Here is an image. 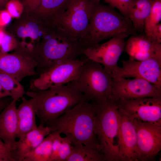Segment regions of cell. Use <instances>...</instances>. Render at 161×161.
I'll use <instances>...</instances> for the list:
<instances>
[{
    "instance_id": "obj_14",
    "label": "cell",
    "mask_w": 161,
    "mask_h": 161,
    "mask_svg": "<svg viewBox=\"0 0 161 161\" xmlns=\"http://www.w3.org/2000/svg\"><path fill=\"white\" fill-rule=\"evenodd\" d=\"M122 63V77L141 78L161 89V60L150 58L137 61L129 58Z\"/></svg>"
},
{
    "instance_id": "obj_17",
    "label": "cell",
    "mask_w": 161,
    "mask_h": 161,
    "mask_svg": "<svg viewBox=\"0 0 161 161\" xmlns=\"http://www.w3.org/2000/svg\"><path fill=\"white\" fill-rule=\"evenodd\" d=\"M17 101L13 99L0 113V139L10 150L12 154L18 131Z\"/></svg>"
},
{
    "instance_id": "obj_18",
    "label": "cell",
    "mask_w": 161,
    "mask_h": 161,
    "mask_svg": "<svg viewBox=\"0 0 161 161\" xmlns=\"http://www.w3.org/2000/svg\"><path fill=\"white\" fill-rule=\"evenodd\" d=\"M51 126H38L16 141L13 154L15 161H22L24 157L36 147L45 137L52 132Z\"/></svg>"
},
{
    "instance_id": "obj_6",
    "label": "cell",
    "mask_w": 161,
    "mask_h": 161,
    "mask_svg": "<svg viewBox=\"0 0 161 161\" xmlns=\"http://www.w3.org/2000/svg\"><path fill=\"white\" fill-rule=\"evenodd\" d=\"M83 60L74 81L85 100L97 103L110 99L113 78L100 64L86 57Z\"/></svg>"
},
{
    "instance_id": "obj_32",
    "label": "cell",
    "mask_w": 161,
    "mask_h": 161,
    "mask_svg": "<svg viewBox=\"0 0 161 161\" xmlns=\"http://www.w3.org/2000/svg\"><path fill=\"white\" fill-rule=\"evenodd\" d=\"M0 161H14L11 151L1 139Z\"/></svg>"
},
{
    "instance_id": "obj_29",
    "label": "cell",
    "mask_w": 161,
    "mask_h": 161,
    "mask_svg": "<svg viewBox=\"0 0 161 161\" xmlns=\"http://www.w3.org/2000/svg\"><path fill=\"white\" fill-rule=\"evenodd\" d=\"M72 147V145L69 140L66 137H62L57 161H66L71 153Z\"/></svg>"
},
{
    "instance_id": "obj_40",
    "label": "cell",
    "mask_w": 161,
    "mask_h": 161,
    "mask_svg": "<svg viewBox=\"0 0 161 161\" xmlns=\"http://www.w3.org/2000/svg\"><path fill=\"white\" fill-rule=\"evenodd\" d=\"M95 3H99L100 2V0H92Z\"/></svg>"
},
{
    "instance_id": "obj_20",
    "label": "cell",
    "mask_w": 161,
    "mask_h": 161,
    "mask_svg": "<svg viewBox=\"0 0 161 161\" xmlns=\"http://www.w3.org/2000/svg\"><path fill=\"white\" fill-rule=\"evenodd\" d=\"M22 101L17 109L18 120L17 137L22 138L37 127L35 112L31 101L23 96Z\"/></svg>"
},
{
    "instance_id": "obj_31",
    "label": "cell",
    "mask_w": 161,
    "mask_h": 161,
    "mask_svg": "<svg viewBox=\"0 0 161 161\" xmlns=\"http://www.w3.org/2000/svg\"><path fill=\"white\" fill-rule=\"evenodd\" d=\"M55 132L56 134L53 141L52 154L49 161H57L61 143L62 137L61 136V134L57 132Z\"/></svg>"
},
{
    "instance_id": "obj_19",
    "label": "cell",
    "mask_w": 161,
    "mask_h": 161,
    "mask_svg": "<svg viewBox=\"0 0 161 161\" xmlns=\"http://www.w3.org/2000/svg\"><path fill=\"white\" fill-rule=\"evenodd\" d=\"M72 0H41L32 13L47 26L58 25Z\"/></svg>"
},
{
    "instance_id": "obj_7",
    "label": "cell",
    "mask_w": 161,
    "mask_h": 161,
    "mask_svg": "<svg viewBox=\"0 0 161 161\" xmlns=\"http://www.w3.org/2000/svg\"><path fill=\"white\" fill-rule=\"evenodd\" d=\"M129 35L122 34L114 36L103 44L84 49L83 54L101 65L113 78L121 77L122 69L118 61L124 49L125 39Z\"/></svg>"
},
{
    "instance_id": "obj_30",
    "label": "cell",
    "mask_w": 161,
    "mask_h": 161,
    "mask_svg": "<svg viewBox=\"0 0 161 161\" xmlns=\"http://www.w3.org/2000/svg\"><path fill=\"white\" fill-rule=\"evenodd\" d=\"M18 44L10 35L5 33L0 45V51L4 53L15 49Z\"/></svg>"
},
{
    "instance_id": "obj_23",
    "label": "cell",
    "mask_w": 161,
    "mask_h": 161,
    "mask_svg": "<svg viewBox=\"0 0 161 161\" xmlns=\"http://www.w3.org/2000/svg\"><path fill=\"white\" fill-rule=\"evenodd\" d=\"M32 14L33 17L32 20H31V18L30 20L28 19L18 26L16 33L18 37L22 38L29 37L34 40L42 37L46 27L41 20L36 16L34 20L35 15Z\"/></svg>"
},
{
    "instance_id": "obj_5",
    "label": "cell",
    "mask_w": 161,
    "mask_h": 161,
    "mask_svg": "<svg viewBox=\"0 0 161 161\" xmlns=\"http://www.w3.org/2000/svg\"><path fill=\"white\" fill-rule=\"evenodd\" d=\"M95 103L96 114L94 130L101 151L106 161H120L118 138V110L116 102L108 99Z\"/></svg>"
},
{
    "instance_id": "obj_34",
    "label": "cell",
    "mask_w": 161,
    "mask_h": 161,
    "mask_svg": "<svg viewBox=\"0 0 161 161\" xmlns=\"http://www.w3.org/2000/svg\"><path fill=\"white\" fill-rule=\"evenodd\" d=\"M150 38L154 41L161 43V23L155 26L152 30L150 36Z\"/></svg>"
},
{
    "instance_id": "obj_3",
    "label": "cell",
    "mask_w": 161,
    "mask_h": 161,
    "mask_svg": "<svg viewBox=\"0 0 161 161\" xmlns=\"http://www.w3.org/2000/svg\"><path fill=\"white\" fill-rule=\"evenodd\" d=\"M96 114L95 103L82 100L57 119L52 132L65 134L72 145L82 144L101 151L94 130Z\"/></svg>"
},
{
    "instance_id": "obj_28",
    "label": "cell",
    "mask_w": 161,
    "mask_h": 161,
    "mask_svg": "<svg viewBox=\"0 0 161 161\" xmlns=\"http://www.w3.org/2000/svg\"><path fill=\"white\" fill-rule=\"evenodd\" d=\"M104 0L109 5L117 9L123 16L129 18V10L132 0Z\"/></svg>"
},
{
    "instance_id": "obj_8",
    "label": "cell",
    "mask_w": 161,
    "mask_h": 161,
    "mask_svg": "<svg viewBox=\"0 0 161 161\" xmlns=\"http://www.w3.org/2000/svg\"><path fill=\"white\" fill-rule=\"evenodd\" d=\"M38 63L34 49L18 44L12 53L0 51V71L9 74L20 82L24 78L36 74Z\"/></svg>"
},
{
    "instance_id": "obj_21",
    "label": "cell",
    "mask_w": 161,
    "mask_h": 161,
    "mask_svg": "<svg viewBox=\"0 0 161 161\" xmlns=\"http://www.w3.org/2000/svg\"><path fill=\"white\" fill-rule=\"evenodd\" d=\"M153 0H132L128 12V18L135 31H144L145 20L151 8Z\"/></svg>"
},
{
    "instance_id": "obj_37",
    "label": "cell",
    "mask_w": 161,
    "mask_h": 161,
    "mask_svg": "<svg viewBox=\"0 0 161 161\" xmlns=\"http://www.w3.org/2000/svg\"><path fill=\"white\" fill-rule=\"evenodd\" d=\"M10 0H0V10L4 9L7 3Z\"/></svg>"
},
{
    "instance_id": "obj_16",
    "label": "cell",
    "mask_w": 161,
    "mask_h": 161,
    "mask_svg": "<svg viewBox=\"0 0 161 161\" xmlns=\"http://www.w3.org/2000/svg\"><path fill=\"white\" fill-rule=\"evenodd\" d=\"M124 49L129 58L137 61L150 58L161 60V44L145 34L133 35L126 41Z\"/></svg>"
},
{
    "instance_id": "obj_24",
    "label": "cell",
    "mask_w": 161,
    "mask_h": 161,
    "mask_svg": "<svg viewBox=\"0 0 161 161\" xmlns=\"http://www.w3.org/2000/svg\"><path fill=\"white\" fill-rule=\"evenodd\" d=\"M55 134L53 132L48 134L36 147L25 155L22 161H49Z\"/></svg>"
},
{
    "instance_id": "obj_10",
    "label": "cell",
    "mask_w": 161,
    "mask_h": 161,
    "mask_svg": "<svg viewBox=\"0 0 161 161\" xmlns=\"http://www.w3.org/2000/svg\"><path fill=\"white\" fill-rule=\"evenodd\" d=\"M118 110L131 119L161 126V97L119 99Z\"/></svg>"
},
{
    "instance_id": "obj_15",
    "label": "cell",
    "mask_w": 161,
    "mask_h": 161,
    "mask_svg": "<svg viewBox=\"0 0 161 161\" xmlns=\"http://www.w3.org/2000/svg\"><path fill=\"white\" fill-rule=\"evenodd\" d=\"M118 122L120 161H138L136 132L132 120L118 110Z\"/></svg>"
},
{
    "instance_id": "obj_22",
    "label": "cell",
    "mask_w": 161,
    "mask_h": 161,
    "mask_svg": "<svg viewBox=\"0 0 161 161\" xmlns=\"http://www.w3.org/2000/svg\"><path fill=\"white\" fill-rule=\"evenodd\" d=\"M72 145L71 153L66 161H106L100 151L81 143Z\"/></svg>"
},
{
    "instance_id": "obj_36",
    "label": "cell",
    "mask_w": 161,
    "mask_h": 161,
    "mask_svg": "<svg viewBox=\"0 0 161 161\" xmlns=\"http://www.w3.org/2000/svg\"><path fill=\"white\" fill-rule=\"evenodd\" d=\"M9 96H10L9 93L3 88L0 84V100L2 98Z\"/></svg>"
},
{
    "instance_id": "obj_35",
    "label": "cell",
    "mask_w": 161,
    "mask_h": 161,
    "mask_svg": "<svg viewBox=\"0 0 161 161\" xmlns=\"http://www.w3.org/2000/svg\"><path fill=\"white\" fill-rule=\"evenodd\" d=\"M11 16L7 10H0V27L3 28L10 22Z\"/></svg>"
},
{
    "instance_id": "obj_2",
    "label": "cell",
    "mask_w": 161,
    "mask_h": 161,
    "mask_svg": "<svg viewBox=\"0 0 161 161\" xmlns=\"http://www.w3.org/2000/svg\"><path fill=\"white\" fill-rule=\"evenodd\" d=\"M42 38L34 49L38 62L36 74L83 54L84 49L80 42L60 27H47Z\"/></svg>"
},
{
    "instance_id": "obj_33",
    "label": "cell",
    "mask_w": 161,
    "mask_h": 161,
    "mask_svg": "<svg viewBox=\"0 0 161 161\" xmlns=\"http://www.w3.org/2000/svg\"><path fill=\"white\" fill-rule=\"evenodd\" d=\"M41 0H23L22 2L24 13H30L38 7Z\"/></svg>"
},
{
    "instance_id": "obj_13",
    "label": "cell",
    "mask_w": 161,
    "mask_h": 161,
    "mask_svg": "<svg viewBox=\"0 0 161 161\" xmlns=\"http://www.w3.org/2000/svg\"><path fill=\"white\" fill-rule=\"evenodd\" d=\"M131 120L136 132L138 161L153 160L161 150V126Z\"/></svg>"
},
{
    "instance_id": "obj_9",
    "label": "cell",
    "mask_w": 161,
    "mask_h": 161,
    "mask_svg": "<svg viewBox=\"0 0 161 161\" xmlns=\"http://www.w3.org/2000/svg\"><path fill=\"white\" fill-rule=\"evenodd\" d=\"M96 3L92 0H72L56 27L79 41L86 32Z\"/></svg>"
},
{
    "instance_id": "obj_26",
    "label": "cell",
    "mask_w": 161,
    "mask_h": 161,
    "mask_svg": "<svg viewBox=\"0 0 161 161\" xmlns=\"http://www.w3.org/2000/svg\"><path fill=\"white\" fill-rule=\"evenodd\" d=\"M161 20V0H153L151 11L145 23V34L149 37L152 29Z\"/></svg>"
},
{
    "instance_id": "obj_4",
    "label": "cell",
    "mask_w": 161,
    "mask_h": 161,
    "mask_svg": "<svg viewBox=\"0 0 161 161\" xmlns=\"http://www.w3.org/2000/svg\"><path fill=\"white\" fill-rule=\"evenodd\" d=\"M130 19L114 8L100 2L95 4L86 32L79 41L84 50L95 47L101 41L122 34L134 35Z\"/></svg>"
},
{
    "instance_id": "obj_38",
    "label": "cell",
    "mask_w": 161,
    "mask_h": 161,
    "mask_svg": "<svg viewBox=\"0 0 161 161\" xmlns=\"http://www.w3.org/2000/svg\"><path fill=\"white\" fill-rule=\"evenodd\" d=\"M5 33L3 28L0 27V45Z\"/></svg>"
},
{
    "instance_id": "obj_1",
    "label": "cell",
    "mask_w": 161,
    "mask_h": 161,
    "mask_svg": "<svg viewBox=\"0 0 161 161\" xmlns=\"http://www.w3.org/2000/svg\"><path fill=\"white\" fill-rule=\"evenodd\" d=\"M26 94L31 97L40 124L45 126H52L60 116L85 100L74 80L43 91H29Z\"/></svg>"
},
{
    "instance_id": "obj_11",
    "label": "cell",
    "mask_w": 161,
    "mask_h": 161,
    "mask_svg": "<svg viewBox=\"0 0 161 161\" xmlns=\"http://www.w3.org/2000/svg\"><path fill=\"white\" fill-rule=\"evenodd\" d=\"M83 59L78 58L57 64L31 82L30 91H39L66 84L76 78Z\"/></svg>"
},
{
    "instance_id": "obj_12",
    "label": "cell",
    "mask_w": 161,
    "mask_h": 161,
    "mask_svg": "<svg viewBox=\"0 0 161 161\" xmlns=\"http://www.w3.org/2000/svg\"><path fill=\"white\" fill-rule=\"evenodd\" d=\"M144 97H161V89L141 78L132 79L119 77L112 78L110 99H119Z\"/></svg>"
},
{
    "instance_id": "obj_27",
    "label": "cell",
    "mask_w": 161,
    "mask_h": 161,
    "mask_svg": "<svg viewBox=\"0 0 161 161\" xmlns=\"http://www.w3.org/2000/svg\"><path fill=\"white\" fill-rule=\"evenodd\" d=\"M5 8L11 17L19 18L24 11L23 5L19 0H10Z\"/></svg>"
},
{
    "instance_id": "obj_39",
    "label": "cell",
    "mask_w": 161,
    "mask_h": 161,
    "mask_svg": "<svg viewBox=\"0 0 161 161\" xmlns=\"http://www.w3.org/2000/svg\"><path fill=\"white\" fill-rule=\"evenodd\" d=\"M7 105H6L4 103L0 100V113Z\"/></svg>"
},
{
    "instance_id": "obj_25",
    "label": "cell",
    "mask_w": 161,
    "mask_h": 161,
    "mask_svg": "<svg viewBox=\"0 0 161 161\" xmlns=\"http://www.w3.org/2000/svg\"><path fill=\"white\" fill-rule=\"evenodd\" d=\"M0 84L3 88L10 94L13 99L17 100L25 93L20 82L11 75L0 71Z\"/></svg>"
}]
</instances>
